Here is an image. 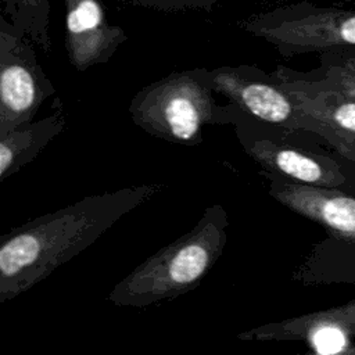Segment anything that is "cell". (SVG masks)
I'll return each instance as SVG.
<instances>
[{
    "instance_id": "obj_1",
    "label": "cell",
    "mask_w": 355,
    "mask_h": 355,
    "mask_svg": "<svg viewBox=\"0 0 355 355\" xmlns=\"http://www.w3.org/2000/svg\"><path fill=\"white\" fill-rule=\"evenodd\" d=\"M166 186L148 183L86 196L0 236V304L15 300L79 255Z\"/></svg>"
},
{
    "instance_id": "obj_2",
    "label": "cell",
    "mask_w": 355,
    "mask_h": 355,
    "mask_svg": "<svg viewBox=\"0 0 355 355\" xmlns=\"http://www.w3.org/2000/svg\"><path fill=\"white\" fill-rule=\"evenodd\" d=\"M227 226V212L220 204L207 207L193 229L122 277L110 291V302L144 308L194 290L222 257Z\"/></svg>"
},
{
    "instance_id": "obj_3",
    "label": "cell",
    "mask_w": 355,
    "mask_h": 355,
    "mask_svg": "<svg viewBox=\"0 0 355 355\" xmlns=\"http://www.w3.org/2000/svg\"><path fill=\"white\" fill-rule=\"evenodd\" d=\"M261 173L272 198L324 230L293 279L306 286L355 284V193Z\"/></svg>"
},
{
    "instance_id": "obj_4",
    "label": "cell",
    "mask_w": 355,
    "mask_h": 355,
    "mask_svg": "<svg viewBox=\"0 0 355 355\" xmlns=\"http://www.w3.org/2000/svg\"><path fill=\"white\" fill-rule=\"evenodd\" d=\"M211 69L197 67L172 72L144 87L130 100L132 122L157 139L183 146L204 141L207 125H233L240 108L219 104Z\"/></svg>"
},
{
    "instance_id": "obj_5",
    "label": "cell",
    "mask_w": 355,
    "mask_h": 355,
    "mask_svg": "<svg viewBox=\"0 0 355 355\" xmlns=\"http://www.w3.org/2000/svg\"><path fill=\"white\" fill-rule=\"evenodd\" d=\"M244 153L263 173L355 193V166L309 132L276 126L240 111L233 123Z\"/></svg>"
},
{
    "instance_id": "obj_6",
    "label": "cell",
    "mask_w": 355,
    "mask_h": 355,
    "mask_svg": "<svg viewBox=\"0 0 355 355\" xmlns=\"http://www.w3.org/2000/svg\"><path fill=\"white\" fill-rule=\"evenodd\" d=\"M240 28L283 57L355 47V8L300 1L243 19Z\"/></svg>"
},
{
    "instance_id": "obj_7",
    "label": "cell",
    "mask_w": 355,
    "mask_h": 355,
    "mask_svg": "<svg viewBox=\"0 0 355 355\" xmlns=\"http://www.w3.org/2000/svg\"><path fill=\"white\" fill-rule=\"evenodd\" d=\"M33 42L3 14L0 17V136L28 123L55 94Z\"/></svg>"
},
{
    "instance_id": "obj_8",
    "label": "cell",
    "mask_w": 355,
    "mask_h": 355,
    "mask_svg": "<svg viewBox=\"0 0 355 355\" xmlns=\"http://www.w3.org/2000/svg\"><path fill=\"white\" fill-rule=\"evenodd\" d=\"M215 92L259 121L318 136V121L282 86L272 72L257 65H223L211 69Z\"/></svg>"
},
{
    "instance_id": "obj_9",
    "label": "cell",
    "mask_w": 355,
    "mask_h": 355,
    "mask_svg": "<svg viewBox=\"0 0 355 355\" xmlns=\"http://www.w3.org/2000/svg\"><path fill=\"white\" fill-rule=\"evenodd\" d=\"M65 50L79 72L108 62L128 40L125 29L108 21L103 0H64Z\"/></svg>"
},
{
    "instance_id": "obj_10",
    "label": "cell",
    "mask_w": 355,
    "mask_h": 355,
    "mask_svg": "<svg viewBox=\"0 0 355 355\" xmlns=\"http://www.w3.org/2000/svg\"><path fill=\"white\" fill-rule=\"evenodd\" d=\"M67 126V114L60 98H55L51 114L17 126L0 136V182L11 178L35 161L40 153Z\"/></svg>"
},
{
    "instance_id": "obj_11",
    "label": "cell",
    "mask_w": 355,
    "mask_h": 355,
    "mask_svg": "<svg viewBox=\"0 0 355 355\" xmlns=\"http://www.w3.org/2000/svg\"><path fill=\"white\" fill-rule=\"evenodd\" d=\"M315 329H336L349 337L355 336V300L329 309L268 322L240 331L237 338L245 341H298L301 334Z\"/></svg>"
},
{
    "instance_id": "obj_12",
    "label": "cell",
    "mask_w": 355,
    "mask_h": 355,
    "mask_svg": "<svg viewBox=\"0 0 355 355\" xmlns=\"http://www.w3.org/2000/svg\"><path fill=\"white\" fill-rule=\"evenodd\" d=\"M1 14L36 46L51 50L50 0H1Z\"/></svg>"
},
{
    "instance_id": "obj_13",
    "label": "cell",
    "mask_w": 355,
    "mask_h": 355,
    "mask_svg": "<svg viewBox=\"0 0 355 355\" xmlns=\"http://www.w3.org/2000/svg\"><path fill=\"white\" fill-rule=\"evenodd\" d=\"M137 7L162 12H178L190 10L211 11L219 0H125Z\"/></svg>"
},
{
    "instance_id": "obj_14",
    "label": "cell",
    "mask_w": 355,
    "mask_h": 355,
    "mask_svg": "<svg viewBox=\"0 0 355 355\" xmlns=\"http://www.w3.org/2000/svg\"><path fill=\"white\" fill-rule=\"evenodd\" d=\"M319 57H324L330 61L338 62L341 65H345L355 71V47L352 49H344V50H337V51H326L319 54Z\"/></svg>"
},
{
    "instance_id": "obj_15",
    "label": "cell",
    "mask_w": 355,
    "mask_h": 355,
    "mask_svg": "<svg viewBox=\"0 0 355 355\" xmlns=\"http://www.w3.org/2000/svg\"><path fill=\"white\" fill-rule=\"evenodd\" d=\"M340 1H344V3H351V1H355V0H340Z\"/></svg>"
}]
</instances>
